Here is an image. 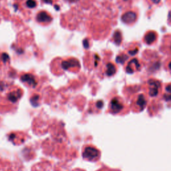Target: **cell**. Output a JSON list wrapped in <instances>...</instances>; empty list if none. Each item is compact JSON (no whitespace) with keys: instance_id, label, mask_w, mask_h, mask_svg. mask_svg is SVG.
I'll list each match as a JSON object with an SVG mask.
<instances>
[{"instance_id":"15","label":"cell","mask_w":171,"mask_h":171,"mask_svg":"<svg viewBox=\"0 0 171 171\" xmlns=\"http://www.w3.org/2000/svg\"><path fill=\"white\" fill-rule=\"evenodd\" d=\"M113 40H114V42L116 45H120L121 44V43L122 42V35L120 30H116L114 33V35H113Z\"/></svg>"},{"instance_id":"6","label":"cell","mask_w":171,"mask_h":171,"mask_svg":"<svg viewBox=\"0 0 171 171\" xmlns=\"http://www.w3.org/2000/svg\"><path fill=\"white\" fill-rule=\"evenodd\" d=\"M82 156L88 160H96L100 157V152L97 148L92 146H88L84 148Z\"/></svg>"},{"instance_id":"9","label":"cell","mask_w":171,"mask_h":171,"mask_svg":"<svg viewBox=\"0 0 171 171\" xmlns=\"http://www.w3.org/2000/svg\"><path fill=\"white\" fill-rule=\"evenodd\" d=\"M21 80L23 82L27 83L32 88H35L37 86V82L35 80V77L31 74H25L21 76Z\"/></svg>"},{"instance_id":"28","label":"cell","mask_w":171,"mask_h":171,"mask_svg":"<svg viewBox=\"0 0 171 171\" xmlns=\"http://www.w3.org/2000/svg\"><path fill=\"white\" fill-rule=\"evenodd\" d=\"M60 8V7L58 6H55V9H57V10H59V9Z\"/></svg>"},{"instance_id":"12","label":"cell","mask_w":171,"mask_h":171,"mask_svg":"<svg viewBox=\"0 0 171 171\" xmlns=\"http://www.w3.org/2000/svg\"><path fill=\"white\" fill-rule=\"evenodd\" d=\"M21 96V92L20 90H18L14 92H11L8 95V99L10 102L15 103L20 99Z\"/></svg>"},{"instance_id":"13","label":"cell","mask_w":171,"mask_h":171,"mask_svg":"<svg viewBox=\"0 0 171 171\" xmlns=\"http://www.w3.org/2000/svg\"><path fill=\"white\" fill-rule=\"evenodd\" d=\"M117 71V68L114 64L112 62H108L106 64V74L108 76H112L116 74Z\"/></svg>"},{"instance_id":"23","label":"cell","mask_w":171,"mask_h":171,"mask_svg":"<svg viewBox=\"0 0 171 171\" xmlns=\"http://www.w3.org/2000/svg\"><path fill=\"white\" fill-rule=\"evenodd\" d=\"M103 106H104V102L102 100H99L96 102V106H97L98 108H100H100H102L103 107Z\"/></svg>"},{"instance_id":"20","label":"cell","mask_w":171,"mask_h":171,"mask_svg":"<svg viewBox=\"0 0 171 171\" xmlns=\"http://www.w3.org/2000/svg\"><path fill=\"white\" fill-rule=\"evenodd\" d=\"M1 57V60L3 61L4 63H6L9 60V56L7 53H3Z\"/></svg>"},{"instance_id":"25","label":"cell","mask_w":171,"mask_h":171,"mask_svg":"<svg viewBox=\"0 0 171 171\" xmlns=\"http://www.w3.org/2000/svg\"><path fill=\"white\" fill-rule=\"evenodd\" d=\"M168 23H169V25H171V9L169 11V14H168Z\"/></svg>"},{"instance_id":"19","label":"cell","mask_w":171,"mask_h":171,"mask_svg":"<svg viewBox=\"0 0 171 171\" xmlns=\"http://www.w3.org/2000/svg\"><path fill=\"white\" fill-rule=\"evenodd\" d=\"M26 6H27L29 8H33L36 6V3L34 0H28L26 1Z\"/></svg>"},{"instance_id":"7","label":"cell","mask_w":171,"mask_h":171,"mask_svg":"<svg viewBox=\"0 0 171 171\" xmlns=\"http://www.w3.org/2000/svg\"><path fill=\"white\" fill-rule=\"evenodd\" d=\"M158 38V35L157 32L154 30H149L144 33L143 40L144 44L148 45H152L156 44Z\"/></svg>"},{"instance_id":"26","label":"cell","mask_w":171,"mask_h":171,"mask_svg":"<svg viewBox=\"0 0 171 171\" xmlns=\"http://www.w3.org/2000/svg\"><path fill=\"white\" fill-rule=\"evenodd\" d=\"M44 3L46 4H52V0H43Z\"/></svg>"},{"instance_id":"27","label":"cell","mask_w":171,"mask_h":171,"mask_svg":"<svg viewBox=\"0 0 171 171\" xmlns=\"http://www.w3.org/2000/svg\"><path fill=\"white\" fill-rule=\"evenodd\" d=\"M4 90L3 84H2L1 82H0V90Z\"/></svg>"},{"instance_id":"18","label":"cell","mask_w":171,"mask_h":171,"mask_svg":"<svg viewBox=\"0 0 171 171\" xmlns=\"http://www.w3.org/2000/svg\"><path fill=\"white\" fill-rule=\"evenodd\" d=\"M165 68L168 72H171V57L166 60L165 62Z\"/></svg>"},{"instance_id":"14","label":"cell","mask_w":171,"mask_h":171,"mask_svg":"<svg viewBox=\"0 0 171 171\" xmlns=\"http://www.w3.org/2000/svg\"><path fill=\"white\" fill-rule=\"evenodd\" d=\"M139 52V45H130L126 50L128 56H134L138 54Z\"/></svg>"},{"instance_id":"4","label":"cell","mask_w":171,"mask_h":171,"mask_svg":"<svg viewBox=\"0 0 171 171\" xmlns=\"http://www.w3.org/2000/svg\"><path fill=\"white\" fill-rule=\"evenodd\" d=\"M142 68V62L138 57H133L125 64V71L128 74H133Z\"/></svg>"},{"instance_id":"24","label":"cell","mask_w":171,"mask_h":171,"mask_svg":"<svg viewBox=\"0 0 171 171\" xmlns=\"http://www.w3.org/2000/svg\"><path fill=\"white\" fill-rule=\"evenodd\" d=\"M83 45L86 49H87V48H88L89 46H90V45H89V41L88 39H85L83 41Z\"/></svg>"},{"instance_id":"11","label":"cell","mask_w":171,"mask_h":171,"mask_svg":"<svg viewBox=\"0 0 171 171\" xmlns=\"http://www.w3.org/2000/svg\"><path fill=\"white\" fill-rule=\"evenodd\" d=\"M38 21L41 23H48L52 21V17L45 11H41L38 13L36 17Z\"/></svg>"},{"instance_id":"8","label":"cell","mask_w":171,"mask_h":171,"mask_svg":"<svg viewBox=\"0 0 171 171\" xmlns=\"http://www.w3.org/2000/svg\"><path fill=\"white\" fill-rule=\"evenodd\" d=\"M161 50L165 54H171V34H167L163 38Z\"/></svg>"},{"instance_id":"21","label":"cell","mask_w":171,"mask_h":171,"mask_svg":"<svg viewBox=\"0 0 171 171\" xmlns=\"http://www.w3.org/2000/svg\"><path fill=\"white\" fill-rule=\"evenodd\" d=\"M164 90H165V93H171V82L166 84Z\"/></svg>"},{"instance_id":"2","label":"cell","mask_w":171,"mask_h":171,"mask_svg":"<svg viewBox=\"0 0 171 171\" xmlns=\"http://www.w3.org/2000/svg\"><path fill=\"white\" fill-rule=\"evenodd\" d=\"M131 104L134 111H142L147 104V96L144 94H138L134 96Z\"/></svg>"},{"instance_id":"17","label":"cell","mask_w":171,"mask_h":171,"mask_svg":"<svg viewBox=\"0 0 171 171\" xmlns=\"http://www.w3.org/2000/svg\"><path fill=\"white\" fill-rule=\"evenodd\" d=\"M39 99H40L39 95H34V96H33L32 98H31L30 102L33 106L36 107V106H39V102H38Z\"/></svg>"},{"instance_id":"22","label":"cell","mask_w":171,"mask_h":171,"mask_svg":"<svg viewBox=\"0 0 171 171\" xmlns=\"http://www.w3.org/2000/svg\"><path fill=\"white\" fill-rule=\"evenodd\" d=\"M148 2L149 4H150L151 6H155L160 3L161 0H146Z\"/></svg>"},{"instance_id":"10","label":"cell","mask_w":171,"mask_h":171,"mask_svg":"<svg viewBox=\"0 0 171 171\" xmlns=\"http://www.w3.org/2000/svg\"><path fill=\"white\" fill-rule=\"evenodd\" d=\"M80 66V62L75 59H71L62 62V67L64 70H68L70 68H76V67Z\"/></svg>"},{"instance_id":"29","label":"cell","mask_w":171,"mask_h":171,"mask_svg":"<svg viewBox=\"0 0 171 171\" xmlns=\"http://www.w3.org/2000/svg\"><path fill=\"white\" fill-rule=\"evenodd\" d=\"M70 2H76L77 1H78V0H69Z\"/></svg>"},{"instance_id":"3","label":"cell","mask_w":171,"mask_h":171,"mask_svg":"<svg viewBox=\"0 0 171 171\" xmlns=\"http://www.w3.org/2000/svg\"><path fill=\"white\" fill-rule=\"evenodd\" d=\"M138 13L135 9H128L122 15V22L128 26H132L136 23L138 20Z\"/></svg>"},{"instance_id":"5","label":"cell","mask_w":171,"mask_h":171,"mask_svg":"<svg viewBox=\"0 0 171 171\" xmlns=\"http://www.w3.org/2000/svg\"><path fill=\"white\" fill-rule=\"evenodd\" d=\"M125 105L124 101L119 96H116L110 102V110L113 114H118L123 111Z\"/></svg>"},{"instance_id":"1","label":"cell","mask_w":171,"mask_h":171,"mask_svg":"<svg viewBox=\"0 0 171 171\" xmlns=\"http://www.w3.org/2000/svg\"><path fill=\"white\" fill-rule=\"evenodd\" d=\"M144 89L149 96L151 97H156L161 92L162 84L156 79L150 78L144 84Z\"/></svg>"},{"instance_id":"16","label":"cell","mask_w":171,"mask_h":171,"mask_svg":"<svg viewBox=\"0 0 171 171\" xmlns=\"http://www.w3.org/2000/svg\"><path fill=\"white\" fill-rule=\"evenodd\" d=\"M128 58V56L127 54L126 53H122L120 55L117 56L116 57V62L120 64H124L125 63V62H126V60Z\"/></svg>"}]
</instances>
